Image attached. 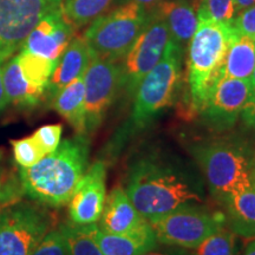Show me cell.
<instances>
[{
    "label": "cell",
    "mask_w": 255,
    "mask_h": 255,
    "mask_svg": "<svg viewBox=\"0 0 255 255\" xmlns=\"http://www.w3.org/2000/svg\"><path fill=\"white\" fill-rule=\"evenodd\" d=\"M52 98V105L55 110L71 124L76 133L87 135L85 132V88L83 76L60 89Z\"/></svg>",
    "instance_id": "20"
},
{
    "label": "cell",
    "mask_w": 255,
    "mask_h": 255,
    "mask_svg": "<svg viewBox=\"0 0 255 255\" xmlns=\"http://www.w3.org/2000/svg\"><path fill=\"white\" fill-rule=\"evenodd\" d=\"M233 30L239 36H246L255 40V5L239 12L231 21Z\"/></svg>",
    "instance_id": "32"
},
{
    "label": "cell",
    "mask_w": 255,
    "mask_h": 255,
    "mask_svg": "<svg viewBox=\"0 0 255 255\" xmlns=\"http://www.w3.org/2000/svg\"><path fill=\"white\" fill-rule=\"evenodd\" d=\"M163 0H131V2L139 5L142 8H144L146 12H152V9H156V7L161 4Z\"/></svg>",
    "instance_id": "36"
},
{
    "label": "cell",
    "mask_w": 255,
    "mask_h": 255,
    "mask_svg": "<svg viewBox=\"0 0 255 255\" xmlns=\"http://www.w3.org/2000/svg\"><path fill=\"white\" fill-rule=\"evenodd\" d=\"M6 60L0 59V111L4 110L7 104L9 103L7 95H6L5 91V85H4V79H2V66H4V63Z\"/></svg>",
    "instance_id": "35"
},
{
    "label": "cell",
    "mask_w": 255,
    "mask_h": 255,
    "mask_svg": "<svg viewBox=\"0 0 255 255\" xmlns=\"http://www.w3.org/2000/svg\"><path fill=\"white\" fill-rule=\"evenodd\" d=\"M60 4L62 0H0V59L11 58L34 26Z\"/></svg>",
    "instance_id": "9"
},
{
    "label": "cell",
    "mask_w": 255,
    "mask_h": 255,
    "mask_svg": "<svg viewBox=\"0 0 255 255\" xmlns=\"http://www.w3.org/2000/svg\"><path fill=\"white\" fill-rule=\"evenodd\" d=\"M212 195L222 202L235 190L251 184L253 158L242 143L233 138L207 139L190 148Z\"/></svg>",
    "instance_id": "5"
},
{
    "label": "cell",
    "mask_w": 255,
    "mask_h": 255,
    "mask_svg": "<svg viewBox=\"0 0 255 255\" xmlns=\"http://www.w3.org/2000/svg\"><path fill=\"white\" fill-rule=\"evenodd\" d=\"M183 50L171 39L163 57L151 70L135 92V103L122 131L114 145L122 144L128 137L143 131L173 104L181 81V58Z\"/></svg>",
    "instance_id": "4"
},
{
    "label": "cell",
    "mask_w": 255,
    "mask_h": 255,
    "mask_svg": "<svg viewBox=\"0 0 255 255\" xmlns=\"http://www.w3.org/2000/svg\"><path fill=\"white\" fill-rule=\"evenodd\" d=\"M250 181H251V186L253 187V189L255 190V157L253 158V162H252V165H251Z\"/></svg>",
    "instance_id": "39"
},
{
    "label": "cell",
    "mask_w": 255,
    "mask_h": 255,
    "mask_svg": "<svg viewBox=\"0 0 255 255\" xmlns=\"http://www.w3.org/2000/svg\"><path fill=\"white\" fill-rule=\"evenodd\" d=\"M89 152L87 135L64 139L55 151L47 154L37 164L19 169L23 193L31 200L49 207L69 203L89 168Z\"/></svg>",
    "instance_id": "2"
},
{
    "label": "cell",
    "mask_w": 255,
    "mask_h": 255,
    "mask_svg": "<svg viewBox=\"0 0 255 255\" xmlns=\"http://www.w3.org/2000/svg\"><path fill=\"white\" fill-rule=\"evenodd\" d=\"M52 226L46 210L18 202L0 212V255H32Z\"/></svg>",
    "instance_id": "8"
},
{
    "label": "cell",
    "mask_w": 255,
    "mask_h": 255,
    "mask_svg": "<svg viewBox=\"0 0 255 255\" xmlns=\"http://www.w3.org/2000/svg\"><path fill=\"white\" fill-rule=\"evenodd\" d=\"M14 159L20 168H30L45 157L46 154L33 136L12 141Z\"/></svg>",
    "instance_id": "28"
},
{
    "label": "cell",
    "mask_w": 255,
    "mask_h": 255,
    "mask_svg": "<svg viewBox=\"0 0 255 255\" xmlns=\"http://www.w3.org/2000/svg\"><path fill=\"white\" fill-rule=\"evenodd\" d=\"M225 223L223 213L187 203L156 220L151 226L161 244L195 250L203 240L221 229Z\"/></svg>",
    "instance_id": "7"
},
{
    "label": "cell",
    "mask_w": 255,
    "mask_h": 255,
    "mask_svg": "<svg viewBox=\"0 0 255 255\" xmlns=\"http://www.w3.org/2000/svg\"><path fill=\"white\" fill-rule=\"evenodd\" d=\"M151 17L150 12L130 1L95 19L83 37L94 56L121 62L144 31Z\"/></svg>",
    "instance_id": "6"
},
{
    "label": "cell",
    "mask_w": 255,
    "mask_h": 255,
    "mask_svg": "<svg viewBox=\"0 0 255 255\" xmlns=\"http://www.w3.org/2000/svg\"><path fill=\"white\" fill-rule=\"evenodd\" d=\"M205 178L190 162L151 152L136 159L127 175L126 193L150 223L178 207L205 201Z\"/></svg>",
    "instance_id": "1"
},
{
    "label": "cell",
    "mask_w": 255,
    "mask_h": 255,
    "mask_svg": "<svg viewBox=\"0 0 255 255\" xmlns=\"http://www.w3.org/2000/svg\"><path fill=\"white\" fill-rule=\"evenodd\" d=\"M250 81H251V83H252V85H253V88L255 89V68H254V70H253V73H252Z\"/></svg>",
    "instance_id": "40"
},
{
    "label": "cell",
    "mask_w": 255,
    "mask_h": 255,
    "mask_svg": "<svg viewBox=\"0 0 255 255\" xmlns=\"http://www.w3.org/2000/svg\"><path fill=\"white\" fill-rule=\"evenodd\" d=\"M2 79H4L5 91L9 103L18 107L31 108L36 107L43 98L45 92L32 85L24 77L15 57L8 58L2 66Z\"/></svg>",
    "instance_id": "21"
},
{
    "label": "cell",
    "mask_w": 255,
    "mask_h": 255,
    "mask_svg": "<svg viewBox=\"0 0 255 255\" xmlns=\"http://www.w3.org/2000/svg\"><path fill=\"white\" fill-rule=\"evenodd\" d=\"M73 37L75 31L64 21L58 9L45 15L34 26L25 39L21 50L58 62Z\"/></svg>",
    "instance_id": "14"
},
{
    "label": "cell",
    "mask_w": 255,
    "mask_h": 255,
    "mask_svg": "<svg viewBox=\"0 0 255 255\" xmlns=\"http://www.w3.org/2000/svg\"><path fill=\"white\" fill-rule=\"evenodd\" d=\"M254 94L255 89L250 79L223 76L212 89L200 114L210 129L225 131L234 126Z\"/></svg>",
    "instance_id": "12"
},
{
    "label": "cell",
    "mask_w": 255,
    "mask_h": 255,
    "mask_svg": "<svg viewBox=\"0 0 255 255\" xmlns=\"http://www.w3.org/2000/svg\"><path fill=\"white\" fill-rule=\"evenodd\" d=\"M242 255H255V239L247 245V247L245 248L244 254Z\"/></svg>",
    "instance_id": "38"
},
{
    "label": "cell",
    "mask_w": 255,
    "mask_h": 255,
    "mask_svg": "<svg viewBox=\"0 0 255 255\" xmlns=\"http://www.w3.org/2000/svg\"><path fill=\"white\" fill-rule=\"evenodd\" d=\"M90 225H76L73 222L63 223L59 231L65 239L69 255H104L97 242L92 238Z\"/></svg>",
    "instance_id": "25"
},
{
    "label": "cell",
    "mask_w": 255,
    "mask_h": 255,
    "mask_svg": "<svg viewBox=\"0 0 255 255\" xmlns=\"http://www.w3.org/2000/svg\"><path fill=\"white\" fill-rule=\"evenodd\" d=\"M146 222V220L135 208L123 188H114L105 197L103 212L98 228L110 234L131 233Z\"/></svg>",
    "instance_id": "15"
},
{
    "label": "cell",
    "mask_w": 255,
    "mask_h": 255,
    "mask_svg": "<svg viewBox=\"0 0 255 255\" xmlns=\"http://www.w3.org/2000/svg\"><path fill=\"white\" fill-rule=\"evenodd\" d=\"M171 39L167 23L155 12L144 31L122 59V89L130 95L135 94L142 79L162 59Z\"/></svg>",
    "instance_id": "10"
},
{
    "label": "cell",
    "mask_w": 255,
    "mask_h": 255,
    "mask_svg": "<svg viewBox=\"0 0 255 255\" xmlns=\"http://www.w3.org/2000/svg\"><path fill=\"white\" fill-rule=\"evenodd\" d=\"M237 36L231 23L199 19L189 40L187 58V82L190 111L201 113L210 91L223 77V63L232 40Z\"/></svg>",
    "instance_id": "3"
},
{
    "label": "cell",
    "mask_w": 255,
    "mask_h": 255,
    "mask_svg": "<svg viewBox=\"0 0 255 255\" xmlns=\"http://www.w3.org/2000/svg\"><path fill=\"white\" fill-rule=\"evenodd\" d=\"M85 132L90 135L101 126L107 110L122 89L120 62L92 56L84 76Z\"/></svg>",
    "instance_id": "11"
},
{
    "label": "cell",
    "mask_w": 255,
    "mask_h": 255,
    "mask_svg": "<svg viewBox=\"0 0 255 255\" xmlns=\"http://www.w3.org/2000/svg\"><path fill=\"white\" fill-rule=\"evenodd\" d=\"M191 5L199 19H212L226 24L234 19V0H193Z\"/></svg>",
    "instance_id": "27"
},
{
    "label": "cell",
    "mask_w": 255,
    "mask_h": 255,
    "mask_svg": "<svg viewBox=\"0 0 255 255\" xmlns=\"http://www.w3.org/2000/svg\"><path fill=\"white\" fill-rule=\"evenodd\" d=\"M167 247H158V245L152 250L145 252L142 255H195V253L187 251V248L177 247V246H169Z\"/></svg>",
    "instance_id": "33"
},
{
    "label": "cell",
    "mask_w": 255,
    "mask_h": 255,
    "mask_svg": "<svg viewBox=\"0 0 255 255\" xmlns=\"http://www.w3.org/2000/svg\"><path fill=\"white\" fill-rule=\"evenodd\" d=\"M237 254V238L235 233L225 226L195 248V255H235Z\"/></svg>",
    "instance_id": "26"
},
{
    "label": "cell",
    "mask_w": 255,
    "mask_h": 255,
    "mask_svg": "<svg viewBox=\"0 0 255 255\" xmlns=\"http://www.w3.org/2000/svg\"><path fill=\"white\" fill-rule=\"evenodd\" d=\"M155 12L167 23L173 40L183 50L199 25L193 5L183 0H163Z\"/></svg>",
    "instance_id": "18"
},
{
    "label": "cell",
    "mask_w": 255,
    "mask_h": 255,
    "mask_svg": "<svg viewBox=\"0 0 255 255\" xmlns=\"http://www.w3.org/2000/svg\"><path fill=\"white\" fill-rule=\"evenodd\" d=\"M92 56L94 55L84 37H73L69 46L57 62L46 91H49L53 97L60 89L66 87L75 79L84 76Z\"/></svg>",
    "instance_id": "17"
},
{
    "label": "cell",
    "mask_w": 255,
    "mask_h": 255,
    "mask_svg": "<svg viewBox=\"0 0 255 255\" xmlns=\"http://www.w3.org/2000/svg\"><path fill=\"white\" fill-rule=\"evenodd\" d=\"M63 127L60 124H46L43 126L33 133L40 148L45 151V154H51L58 148L60 144V137H62Z\"/></svg>",
    "instance_id": "31"
},
{
    "label": "cell",
    "mask_w": 255,
    "mask_h": 255,
    "mask_svg": "<svg viewBox=\"0 0 255 255\" xmlns=\"http://www.w3.org/2000/svg\"><path fill=\"white\" fill-rule=\"evenodd\" d=\"M242 123L246 126L248 129H252L255 131V94L253 98L250 101L245 109L241 111L240 114Z\"/></svg>",
    "instance_id": "34"
},
{
    "label": "cell",
    "mask_w": 255,
    "mask_h": 255,
    "mask_svg": "<svg viewBox=\"0 0 255 255\" xmlns=\"http://www.w3.org/2000/svg\"><path fill=\"white\" fill-rule=\"evenodd\" d=\"M235 5V11L241 12L244 9H247L252 7V6L255 5V0H234Z\"/></svg>",
    "instance_id": "37"
},
{
    "label": "cell",
    "mask_w": 255,
    "mask_h": 255,
    "mask_svg": "<svg viewBox=\"0 0 255 255\" xmlns=\"http://www.w3.org/2000/svg\"><path fill=\"white\" fill-rule=\"evenodd\" d=\"M23 194L19 174L15 176L0 168V212L18 202Z\"/></svg>",
    "instance_id": "29"
},
{
    "label": "cell",
    "mask_w": 255,
    "mask_h": 255,
    "mask_svg": "<svg viewBox=\"0 0 255 255\" xmlns=\"http://www.w3.org/2000/svg\"><path fill=\"white\" fill-rule=\"evenodd\" d=\"M91 234L104 255H142L158 245L150 222L127 234H110L92 223Z\"/></svg>",
    "instance_id": "16"
},
{
    "label": "cell",
    "mask_w": 255,
    "mask_h": 255,
    "mask_svg": "<svg viewBox=\"0 0 255 255\" xmlns=\"http://www.w3.org/2000/svg\"><path fill=\"white\" fill-rule=\"evenodd\" d=\"M107 167L102 161L95 162L79 181L69 201V214L76 225H90L100 220L105 203Z\"/></svg>",
    "instance_id": "13"
},
{
    "label": "cell",
    "mask_w": 255,
    "mask_h": 255,
    "mask_svg": "<svg viewBox=\"0 0 255 255\" xmlns=\"http://www.w3.org/2000/svg\"><path fill=\"white\" fill-rule=\"evenodd\" d=\"M32 255H69L65 239L59 229L47 232Z\"/></svg>",
    "instance_id": "30"
},
{
    "label": "cell",
    "mask_w": 255,
    "mask_h": 255,
    "mask_svg": "<svg viewBox=\"0 0 255 255\" xmlns=\"http://www.w3.org/2000/svg\"><path fill=\"white\" fill-rule=\"evenodd\" d=\"M255 68V40L246 36H237L232 40L223 63V76L231 78L251 79Z\"/></svg>",
    "instance_id": "22"
},
{
    "label": "cell",
    "mask_w": 255,
    "mask_h": 255,
    "mask_svg": "<svg viewBox=\"0 0 255 255\" xmlns=\"http://www.w3.org/2000/svg\"><path fill=\"white\" fill-rule=\"evenodd\" d=\"M231 231L235 235L255 239V190L247 186L235 190L222 201Z\"/></svg>",
    "instance_id": "19"
},
{
    "label": "cell",
    "mask_w": 255,
    "mask_h": 255,
    "mask_svg": "<svg viewBox=\"0 0 255 255\" xmlns=\"http://www.w3.org/2000/svg\"><path fill=\"white\" fill-rule=\"evenodd\" d=\"M111 1L113 0H62L59 11L64 21L76 32L103 14Z\"/></svg>",
    "instance_id": "23"
},
{
    "label": "cell",
    "mask_w": 255,
    "mask_h": 255,
    "mask_svg": "<svg viewBox=\"0 0 255 255\" xmlns=\"http://www.w3.org/2000/svg\"><path fill=\"white\" fill-rule=\"evenodd\" d=\"M19 64L24 77L32 85L45 92L49 87V82L55 70L57 62L43 58L27 51L21 50L17 56H14Z\"/></svg>",
    "instance_id": "24"
}]
</instances>
